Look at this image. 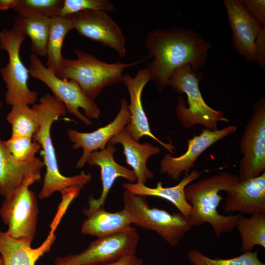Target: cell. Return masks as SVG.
<instances>
[{"mask_svg":"<svg viewBox=\"0 0 265 265\" xmlns=\"http://www.w3.org/2000/svg\"><path fill=\"white\" fill-rule=\"evenodd\" d=\"M150 80V73L147 68L139 70L134 77L129 74L124 75L123 82L126 86L130 97L129 110L131 115L130 122L125 129L134 140L138 141L143 136L150 137L171 154H174L177 148L172 145L171 141L168 143H164L152 132L142 106V91Z\"/></svg>","mask_w":265,"mask_h":265,"instance_id":"5bb4252c","label":"cell"},{"mask_svg":"<svg viewBox=\"0 0 265 265\" xmlns=\"http://www.w3.org/2000/svg\"><path fill=\"white\" fill-rule=\"evenodd\" d=\"M197 170L191 171L183 177L177 185L170 187H163L161 182H159L155 187H150L141 183H125L123 187L130 193L142 196H155L163 198L173 204L188 220L192 213V207L187 201L185 187L200 176Z\"/></svg>","mask_w":265,"mask_h":265,"instance_id":"ffe728a7","label":"cell"},{"mask_svg":"<svg viewBox=\"0 0 265 265\" xmlns=\"http://www.w3.org/2000/svg\"><path fill=\"white\" fill-rule=\"evenodd\" d=\"M1 106H2V103H1V101L0 100V108Z\"/></svg>","mask_w":265,"mask_h":265,"instance_id":"8d00e7d4","label":"cell"},{"mask_svg":"<svg viewBox=\"0 0 265 265\" xmlns=\"http://www.w3.org/2000/svg\"><path fill=\"white\" fill-rule=\"evenodd\" d=\"M258 250L243 253L230 259H212L197 250L188 251L189 262L194 265H265L258 258Z\"/></svg>","mask_w":265,"mask_h":265,"instance_id":"83f0119b","label":"cell"},{"mask_svg":"<svg viewBox=\"0 0 265 265\" xmlns=\"http://www.w3.org/2000/svg\"><path fill=\"white\" fill-rule=\"evenodd\" d=\"M36 181L34 177L27 178L4 198L0 209V215L8 227L6 234L30 243L35 235L39 210L36 195L29 187Z\"/></svg>","mask_w":265,"mask_h":265,"instance_id":"ba28073f","label":"cell"},{"mask_svg":"<svg viewBox=\"0 0 265 265\" xmlns=\"http://www.w3.org/2000/svg\"><path fill=\"white\" fill-rule=\"evenodd\" d=\"M63 0H18L14 10L19 14H36L52 18L59 15Z\"/></svg>","mask_w":265,"mask_h":265,"instance_id":"f546056e","label":"cell"},{"mask_svg":"<svg viewBox=\"0 0 265 265\" xmlns=\"http://www.w3.org/2000/svg\"><path fill=\"white\" fill-rule=\"evenodd\" d=\"M123 198L124 209L130 214L132 224L156 232L173 247L177 246L192 228L180 212L171 214L165 210L151 207L146 196L133 194L125 190Z\"/></svg>","mask_w":265,"mask_h":265,"instance_id":"8992f818","label":"cell"},{"mask_svg":"<svg viewBox=\"0 0 265 265\" xmlns=\"http://www.w3.org/2000/svg\"><path fill=\"white\" fill-rule=\"evenodd\" d=\"M257 59L261 68L265 66V26L260 28L255 41Z\"/></svg>","mask_w":265,"mask_h":265,"instance_id":"d6a6232c","label":"cell"},{"mask_svg":"<svg viewBox=\"0 0 265 265\" xmlns=\"http://www.w3.org/2000/svg\"><path fill=\"white\" fill-rule=\"evenodd\" d=\"M53 231L50 232L40 246L33 248L31 243L12 238L0 231V253L4 265H35L41 257L51 250L56 239Z\"/></svg>","mask_w":265,"mask_h":265,"instance_id":"44dd1931","label":"cell"},{"mask_svg":"<svg viewBox=\"0 0 265 265\" xmlns=\"http://www.w3.org/2000/svg\"><path fill=\"white\" fill-rule=\"evenodd\" d=\"M235 125L228 126L221 130L211 131L204 129L197 135L187 140V148L183 155L174 157L166 154L160 161V173L167 175L172 180L178 181L183 173H189L198 157L208 148L220 139L234 133Z\"/></svg>","mask_w":265,"mask_h":265,"instance_id":"4fadbf2b","label":"cell"},{"mask_svg":"<svg viewBox=\"0 0 265 265\" xmlns=\"http://www.w3.org/2000/svg\"><path fill=\"white\" fill-rule=\"evenodd\" d=\"M74 29L70 17L57 16L51 19L47 42L46 67L55 73L63 57L62 47L66 35Z\"/></svg>","mask_w":265,"mask_h":265,"instance_id":"d4e9b609","label":"cell"},{"mask_svg":"<svg viewBox=\"0 0 265 265\" xmlns=\"http://www.w3.org/2000/svg\"><path fill=\"white\" fill-rule=\"evenodd\" d=\"M0 265H4L3 260L1 256H0Z\"/></svg>","mask_w":265,"mask_h":265,"instance_id":"d590c367","label":"cell"},{"mask_svg":"<svg viewBox=\"0 0 265 265\" xmlns=\"http://www.w3.org/2000/svg\"><path fill=\"white\" fill-rule=\"evenodd\" d=\"M44 166L43 161L37 158L28 163L17 161L0 138V194L4 198L11 195L27 178L32 177L39 181Z\"/></svg>","mask_w":265,"mask_h":265,"instance_id":"d6986e66","label":"cell"},{"mask_svg":"<svg viewBox=\"0 0 265 265\" xmlns=\"http://www.w3.org/2000/svg\"><path fill=\"white\" fill-rule=\"evenodd\" d=\"M225 192L226 212L265 214V171L255 178L239 181Z\"/></svg>","mask_w":265,"mask_h":265,"instance_id":"ac0fdd59","label":"cell"},{"mask_svg":"<svg viewBox=\"0 0 265 265\" xmlns=\"http://www.w3.org/2000/svg\"><path fill=\"white\" fill-rule=\"evenodd\" d=\"M26 37L12 29L0 31V48L7 52L8 63L0 69V73L7 88L5 101L11 106L16 105H33L38 93L27 86L28 69L22 62L20 50Z\"/></svg>","mask_w":265,"mask_h":265,"instance_id":"9c48e42d","label":"cell"},{"mask_svg":"<svg viewBox=\"0 0 265 265\" xmlns=\"http://www.w3.org/2000/svg\"><path fill=\"white\" fill-rule=\"evenodd\" d=\"M145 47L153 61L147 68L151 80L161 90L176 69L188 64L194 70L206 63L211 44L192 30L178 27L156 28L145 39Z\"/></svg>","mask_w":265,"mask_h":265,"instance_id":"6da1fadb","label":"cell"},{"mask_svg":"<svg viewBox=\"0 0 265 265\" xmlns=\"http://www.w3.org/2000/svg\"><path fill=\"white\" fill-rule=\"evenodd\" d=\"M203 77L201 72L186 64L173 71L167 85L178 93L186 95L187 104L182 96H179L176 108V116L185 129L198 124L206 129L216 131L218 130V122L229 120L221 111L212 108L204 100L199 87Z\"/></svg>","mask_w":265,"mask_h":265,"instance_id":"5b68a950","label":"cell"},{"mask_svg":"<svg viewBox=\"0 0 265 265\" xmlns=\"http://www.w3.org/2000/svg\"><path fill=\"white\" fill-rule=\"evenodd\" d=\"M69 16L74 29L80 35L111 48L121 57L126 56L125 36L117 24L106 12L86 10Z\"/></svg>","mask_w":265,"mask_h":265,"instance_id":"7c38bea8","label":"cell"},{"mask_svg":"<svg viewBox=\"0 0 265 265\" xmlns=\"http://www.w3.org/2000/svg\"><path fill=\"white\" fill-rule=\"evenodd\" d=\"M86 10L107 12L114 11L116 8L108 0H63L58 16L66 17Z\"/></svg>","mask_w":265,"mask_h":265,"instance_id":"4dcf8cb0","label":"cell"},{"mask_svg":"<svg viewBox=\"0 0 265 265\" xmlns=\"http://www.w3.org/2000/svg\"><path fill=\"white\" fill-rule=\"evenodd\" d=\"M116 148L114 144L109 142L103 150L93 152L87 163L91 166H98L101 170L102 183V193L99 197L91 196L88 201V207L82 211L84 214L99 208H104L106 197L115 181L119 177L123 178L130 183L136 182V176L132 170L128 169L117 163L114 154Z\"/></svg>","mask_w":265,"mask_h":265,"instance_id":"e0dca14e","label":"cell"},{"mask_svg":"<svg viewBox=\"0 0 265 265\" xmlns=\"http://www.w3.org/2000/svg\"><path fill=\"white\" fill-rule=\"evenodd\" d=\"M140 237L132 226L119 233L97 238L88 247L76 254L57 257L53 265H92L135 254Z\"/></svg>","mask_w":265,"mask_h":265,"instance_id":"30bf717a","label":"cell"},{"mask_svg":"<svg viewBox=\"0 0 265 265\" xmlns=\"http://www.w3.org/2000/svg\"><path fill=\"white\" fill-rule=\"evenodd\" d=\"M32 107L36 111L40 122L39 130L32 139L39 143L43 149V162L46 171L38 196L39 199L48 198L55 192H61L68 188L83 187L91 181V175L83 171L80 174L70 177L61 174L51 138V126L54 121L66 115L65 106L53 95L47 93L40 98L39 103L33 104Z\"/></svg>","mask_w":265,"mask_h":265,"instance_id":"7a4b0ae2","label":"cell"},{"mask_svg":"<svg viewBox=\"0 0 265 265\" xmlns=\"http://www.w3.org/2000/svg\"><path fill=\"white\" fill-rule=\"evenodd\" d=\"M130 119L128 103L126 100L122 99L117 115L106 125L89 132L68 129L67 136L73 143V148L76 150L82 148L83 150L82 154L77 163V168L83 167L87 163L93 152L105 149L111 139L125 128Z\"/></svg>","mask_w":265,"mask_h":265,"instance_id":"2e32d148","label":"cell"},{"mask_svg":"<svg viewBox=\"0 0 265 265\" xmlns=\"http://www.w3.org/2000/svg\"><path fill=\"white\" fill-rule=\"evenodd\" d=\"M243 3L248 12L263 26H265V0H244Z\"/></svg>","mask_w":265,"mask_h":265,"instance_id":"1f68e13d","label":"cell"},{"mask_svg":"<svg viewBox=\"0 0 265 265\" xmlns=\"http://www.w3.org/2000/svg\"><path fill=\"white\" fill-rule=\"evenodd\" d=\"M236 227L241 237L243 253L251 252L255 245L265 248V214H254L249 218L241 215Z\"/></svg>","mask_w":265,"mask_h":265,"instance_id":"484cf974","label":"cell"},{"mask_svg":"<svg viewBox=\"0 0 265 265\" xmlns=\"http://www.w3.org/2000/svg\"><path fill=\"white\" fill-rule=\"evenodd\" d=\"M74 52L77 58L63 57L55 74L61 79L75 81L86 96L94 101L105 87L123 82L125 69L150 57L128 63L119 61L108 63L84 51L76 49Z\"/></svg>","mask_w":265,"mask_h":265,"instance_id":"277c9868","label":"cell"},{"mask_svg":"<svg viewBox=\"0 0 265 265\" xmlns=\"http://www.w3.org/2000/svg\"><path fill=\"white\" fill-rule=\"evenodd\" d=\"M3 143L7 150L17 161L28 163L34 160L36 154L41 148L38 142L32 138L24 136H13Z\"/></svg>","mask_w":265,"mask_h":265,"instance_id":"f1b7e54d","label":"cell"},{"mask_svg":"<svg viewBox=\"0 0 265 265\" xmlns=\"http://www.w3.org/2000/svg\"><path fill=\"white\" fill-rule=\"evenodd\" d=\"M239 181L238 175L222 172L188 185L185 193L192 207V213L188 219L191 226L208 223L217 238L222 233L232 232L242 213L224 215L218 213L217 209L223 199L218 192L225 191Z\"/></svg>","mask_w":265,"mask_h":265,"instance_id":"3957f363","label":"cell"},{"mask_svg":"<svg viewBox=\"0 0 265 265\" xmlns=\"http://www.w3.org/2000/svg\"><path fill=\"white\" fill-rule=\"evenodd\" d=\"M27 69L29 75L43 82L51 89L53 95L64 105L67 112L87 126L92 123L90 119L99 118L101 111L97 104L86 96L75 81L57 77L44 66L38 56L31 53Z\"/></svg>","mask_w":265,"mask_h":265,"instance_id":"52a82bcc","label":"cell"},{"mask_svg":"<svg viewBox=\"0 0 265 265\" xmlns=\"http://www.w3.org/2000/svg\"><path fill=\"white\" fill-rule=\"evenodd\" d=\"M83 221L81 233L97 237L104 238L122 232L132 224L131 217L124 209L110 212L104 208H98L86 214Z\"/></svg>","mask_w":265,"mask_h":265,"instance_id":"603a6c76","label":"cell"},{"mask_svg":"<svg viewBox=\"0 0 265 265\" xmlns=\"http://www.w3.org/2000/svg\"><path fill=\"white\" fill-rule=\"evenodd\" d=\"M51 18L36 14H19L13 19L12 29L29 37L31 54L37 56L47 54Z\"/></svg>","mask_w":265,"mask_h":265,"instance_id":"cb8c5ba5","label":"cell"},{"mask_svg":"<svg viewBox=\"0 0 265 265\" xmlns=\"http://www.w3.org/2000/svg\"><path fill=\"white\" fill-rule=\"evenodd\" d=\"M239 149L240 181L254 178L265 171V101L261 98L254 105L245 126Z\"/></svg>","mask_w":265,"mask_h":265,"instance_id":"8fae6325","label":"cell"},{"mask_svg":"<svg viewBox=\"0 0 265 265\" xmlns=\"http://www.w3.org/2000/svg\"><path fill=\"white\" fill-rule=\"evenodd\" d=\"M109 142L114 145L119 143L123 146L126 162L136 175V183L145 185L148 179L154 177L146 164L150 157L160 153L159 147L150 143H139L132 139L125 129L114 135Z\"/></svg>","mask_w":265,"mask_h":265,"instance_id":"7402d4cb","label":"cell"},{"mask_svg":"<svg viewBox=\"0 0 265 265\" xmlns=\"http://www.w3.org/2000/svg\"><path fill=\"white\" fill-rule=\"evenodd\" d=\"M18 0H0V10L14 9Z\"/></svg>","mask_w":265,"mask_h":265,"instance_id":"e575fe53","label":"cell"},{"mask_svg":"<svg viewBox=\"0 0 265 265\" xmlns=\"http://www.w3.org/2000/svg\"><path fill=\"white\" fill-rule=\"evenodd\" d=\"M92 265H143V261L135 254H129L114 261Z\"/></svg>","mask_w":265,"mask_h":265,"instance_id":"836d02e7","label":"cell"},{"mask_svg":"<svg viewBox=\"0 0 265 265\" xmlns=\"http://www.w3.org/2000/svg\"><path fill=\"white\" fill-rule=\"evenodd\" d=\"M232 43L237 52L248 61H256L255 41L263 26L246 9L242 0H224Z\"/></svg>","mask_w":265,"mask_h":265,"instance_id":"9a60e30c","label":"cell"},{"mask_svg":"<svg viewBox=\"0 0 265 265\" xmlns=\"http://www.w3.org/2000/svg\"><path fill=\"white\" fill-rule=\"evenodd\" d=\"M11 106L6 118L11 125V136L32 138L40 129V122L36 111L28 105H16Z\"/></svg>","mask_w":265,"mask_h":265,"instance_id":"4316f807","label":"cell"}]
</instances>
